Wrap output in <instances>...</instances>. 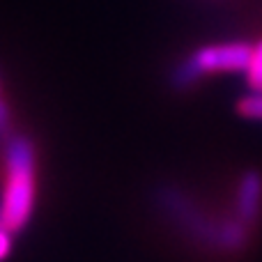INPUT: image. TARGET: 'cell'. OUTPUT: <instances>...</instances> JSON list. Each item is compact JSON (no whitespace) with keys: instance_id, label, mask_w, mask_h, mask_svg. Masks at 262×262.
<instances>
[{"instance_id":"8","label":"cell","mask_w":262,"mask_h":262,"mask_svg":"<svg viewBox=\"0 0 262 262\" xmlns=\"http://www.w3.org/2000/svg\"><path fill=\"white\" fill-rule=\"evenodd\" d=\"M9 124V118H7V108H5V104H0V134H3L5 129H7Z\"/></svg>"},{"instance_id":"1","label":"cell","mask_w":262,"mask_h":262,"mask_svg":"<svg viewBox=\"0 0 262 262\" xmlns=\"http://www.w3.org/2000/svg\"><path fill=\"white\" fill-rule=\"evenodd\" d=\"M157 205L175 226L186 230L200 244H207L212 249L237 251L244 246L249 226L237 221H212L198 209V205L172 186H161L157 191Z\"/></svg>"},{"instance_id":"7","label":"cell","mask_w":262,"mask_h":262,"mask_svg":"<svg viewBox=\"0 0 262 262\" xmlns=\"http://www.w3.org/2000/svg\"><path fill=\"white\" fill-rule=\"evenodd\" d=\"M9 253V230L0 223V260Z\"/></svg>"},{"instance_id":"2","label":"cell","mask_w":262,"mask_h":262,"mask_svg":"<svg viewBox=\"0 0 262 262\" xmlns=\"http://www.w3.org/2000/svg\"><path fill=\"white\" fill-rule=\"evenodd\" d=\"M35 207V147L18 136L5 152V182L0 195V223L9 232L23 230Z\"/></svg>"},{"instance_id":"3","label":"cell","mask_w":262,"mask_h":262,"mask_svg":"<svg viewBox=\"0 0 262 262\" xmlns=\"http://www.w3.org/2000/svg\"><path fill=\"white\" fill-rule=\"evenodd\" d=\"M251 51H253V44H249V41H228V44L203 46L172 69L170 85L175 90H186L205 74L244 72L246 64H249Z\"/></svg>"},{"instance_id":"6","label":"cell","mask_w":262,"mask_h":262,"mask_svg":"<svg viewBox=\"0 0 262 262\" xmlns=\"http://www.w3.org/2000/svg\"><path fill=\"white\" fill-rule=\"evenodd\" d=\"M237 113H239L242 118L262 120V92H255V95L239 99V104H237Z\"/></svg>"},{"instance_id":"5","label":"cell","mask_w":262,"mask_h":262,"mask_svg":"<svg viewBox=\"0 0 262 262\" xmlns=\"http://www.w3.org/2000/svg\"><path fill=\"white\" fill-rule=\"evenodd\" d=\"M246 81L253 88L255 92H262V41L253 44V51H251L249 64H246Z\"/></svg>"},{"instance_id":"4","label":"cell","mask_w":262,"mask_h":262,"mask_svg":"<svg viewBox=\"0 0 262 262\" xmlns=\"http://www.w3.org/2000/svg\"><path fill=\"white\" fill-rule=\"evenodd\" d=\"M262 203V175L258 170H249L242 175L237 189V219L246 226H253L260 216Z\"/></svg>"}]
</instances>
